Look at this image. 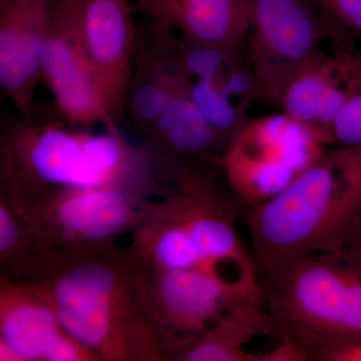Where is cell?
Returning <instances> with one entry per match:
<instances>
[{"label": "cell", "instance_id": "cell-23", "mask_svg": "<svg viewBox=\"0 0 361 361\" xmlns=\"http://www.w3.org/2000/svg\"><path fill=\"white\" fill-rule=\"evenodd\" d=\"M313 361H361V339L338 342L322 349Z\"/></svg>", "mask_w": 361, "mask_h": 361}, {"label": "cell", "instance_id": "cell-17", "mask_svg": "<svg viewBox=\"0 0 361 361\" xmlns=\"http://www.w3.org/2000/svg\"><path fill=\"white\" fill-rule=\"evenodd\" d=\"M262 297L249 299L226 311L198 336L169 348L166 361H260L262 353H247L255 337L276 334Z\"/></svg>", "mask_w": 361, "mask_h": 361}, {"label": "cell", "instance_id": "cell-24", "mask_svg": "<svg viewBox=\"0 0 361 361\" xmlns=\"http://www.w3.org/2000/svg\"><path fill=\"white\" fill-rule=\"evenodd\" d=\"M260 361H307L290 341L280 337V343L269 353H262Z\"/></svg>", "mask_w": 361, "mask_h": 361}, {"label": "cell", "instance_id": "cell-26", "mask_svg": "<svg viewBox=\"0 0 361 361\" xmlns=\"http://www.w3.org/2000/svg\"><path fill=\"white\" fill-rule=\"evenodd\" d=\"M7 2H8V0H0V8H1V7H4V6H6Z\"/></svg>", "mask_w": 361, "mask_h": 361}, {"label": "cell", "instance_id": "cell-11", "mask_svg": "<svg viewBox=\"0 0 361 361\" xmlns=\"http://www.w3.org/2000/svg\"><path fill=\"white\" fill-rule=\"evenodd\" d=\"M175 52L192 101L228 146L248 122L257 80L244 52L199 44L176 32Z\"/></svg>", "mask_w": 361, "mask_h": 361}, {"label": "cell", "instance_id": "cell-15", "mask_svg": "<svg viewBox=\"0 0 361 361\" xmlns=\"http://www.w3.org/2000/svg\"><path fill=\"white\" fill-rule=\"evenodd\" d=\"M51 0H8L0 8V85L18 116L37 123L35 90Z\"/></svg>", "mask_w": 361, "mask_h": 361}, {"label": "cell", "instance_id": "cell-4", "mask_svg": "<svg viewBox=\"0 0 361 361\" xmlns=\"http://www.w3.org/2000/svg\"><path fill=\"white\" fill-rule=\"evenodd\" d=\"M127 113L158 179L175 185L188 175L222 168L228 144L188 94L167 54H135Z\"/></svg>", "mask_w": 361, "mask_h": 361}, {"label": "cell", "instance_id": "cell-10", "mask_svg": "<svg viewBox=\"0 0 361 361\" xmlns=\"http://www.w3.org/2000/svg\"><path fill=\"white\" fill-rule=\"evenodd\" d=\"M218 169L187 176L175 191L159 201L148 199L142 216L176 221L184 226L206 265L231 263L240 280L259 289L258 267L236 228V212L218 186Z\"/></svg>", "mask_w": 361, "mask_h": 361}, {"label": "cell", "instance_id": "cell-18", "mask_svg": "<svg viewBox=\"0 0 361 361\" xmlns=\"http://www.w3.org/2000/svg\"><path fill=\"white\" fill-rule=\"evenodd\" d=\"M63 331L51 304L37 287L0 279V342L20 361H44Z\"/></svg>", "mask_w": 361, "mask_h": 361}, {"label": "cell", "instance_id": "cell-14", "mask_svg": "<svg viewBox=\"0 0 361 361\" xmlns=\"http://www.w3.org/2000/svg\"><path fill=\"white\" fill-rule=\"evenodd\" d=\"M360 82L361 51L323 49L287 85L279 108L330 147L332 123Z\"/></svg>", "mask_w": 361, "mask_h": 361}, {"label": "cell", "instance_id": "cell-12", "mask_svg": "<svg viewBox=\"0 0 361 361\" xmlns=\"http://www.w3.org/2000/svg\"><path fill=\"white\" fill-rule=\"evenodd\" d=\"M147 283L166 353L176 344L198 336L236 304L262 297L259 289L239 278L226 281L214 266L147 271Z\"/></svg>", "mask_w": 361, "mask_h": 361}, {"label": "cell", "instance_id": "cell-8", "mask_svg": "<svg viewBox=\"0 0 361 361\" xmlns=\"http://www.w3.org/2000/svg\"><path fill=\"white\" fill-rule=\"evenodd\" d=\"M82 4L84 0H51L40 54V80L51 92L61 121L68 125L118 129L106 108L85 47Z\"/></svg>", "mask_w": 361, "mask_h": 361}, {"label": "cell", "instance_id": "cell-5", "mask_svg": "<svg viewBox=\"0 0 361 361\" xmlns=\"http://www.w3.org/2000/svg\"><path fill=\"white\" fill-rule=\"evenodd\" d=\"M146 200L114 187L56 188L20 197L32 245L25 272L51 259L115 246L139 224Z\"/></svg>", "mask_w": 361, "mask_h": 361}, {"label": "cell", "instance_id": "cell-16", "mask_svg": "<svg viewBox=\"0 0 361 361\" xmlns=\"http://www.w3.org/2000/svg\"><path fill=\"white\" fill-rule=\"evenodd\" d=\"M133 11L180 37L243 52L250 27L247 0H133Z\"/></svg>", "mask_w": 361, "mask_h": 361}, {"label": "cell", "instance_id": "cell-9", "mask_svg": "<svg viewBox=\"0 0 361 361\" xmlns=\"http://www.w3.org/2000/svg\"><path fill=\"white\" fill-rule=\"evenodd\" d=\"M89 130L61 120L40 126L4 116L0 152L16 168L23 196L56 188L110 187L87 149Z\"/></svg>", "mask_w": 361, "mask_h": 361}, {"label": "cell", "instance_id": "cell-20", "mask_svg": "<svg viewBox=\"0 0 361 361\" xmlns=\"http://www.w3.org/2000/svg\"><path fill=\"white\" fill-rule=\"evenodd\" d=\"M18 178L9 168H0V271L2 280L14 281L30 258V239L20 211Z\"/></svg>", "mask_w": 361, "mask_h": 361}, {"label": "cell", "instance_id": "cell-7", "mask_svg": "<svg viewBox=\"0 0 361 361\" xmlns=\"http://www.w3.org/2000/svg\"><path fill=\"white\" fill-rule=\"evenodd\" d=\"M326 148L307 126L281 111L249 118L226 149L222 169L253 206L281 191Z\"/></svg>", "mask_w": 361, "mask_h": 361}, {"label": "cell", "instance_id": "cell-2", "mask_svg": "<svg viewBox=\"0 0 361 361\" xmlns=\"http://www.w3.org/2000/svg\"><path fill=\"white\" fill-rule=\"evenodd\" d=\"M361 219V146L329 147L267 200L249 206L245 222L257 267L287 256L343 259Z\"/></svg>", "mask_w": 361, "mask_h": 361}, {"label": "cell", "instance_id": "cell-25", "mask_svg": "<svg viewBox=\"0 0 361 361\" xmlns=\"http://www.w3.org/2000/svg\"><path fill=\"white\" fill-rule=\"evenodd\" d=\"M342 260L361 273V219L350 235Z\"/></svg>", "mask_w": 361, "mask_h": 361}, {"label": "cell", "instance_id": "cell-3", "mask_svg": "<svg viewBox=\"0 0 361 361\" xmlns=\"http://www.w3.org/2000/svg\"><path fill=\"white\" fill-rule=\"evenodd\" d=\"M258 286L276 334L307 361L338 342L361 339V273L329 254L258 265Z\"/></svg>", "mask_w": 361, "mask_h": 361}, {"label": "cell", "instance_id": "cell-13", "mask_svg": "<svg viewBox=\"0 0 361 361\" xmlns=\"http://www.w3.org/2000/svg\"><path fill=\"white\" fill-rule=\"evenodd\" d=\"M130 0H84L85 47L106 108L116 123L127 113L134 77L137 25Z\"/></svg>", "mask_w": 361, "mask_h": 361}, {"label": "cell", "instance_id": "cell-21", "mask_svg": "<svg viewBox=\"0 0 361 361\" xmlns=\"http://www.w3.org/2000/svg\"><path fill=\"white\" fill-rule=\"evenodd\" d=\"M329 140L330 147L361 146V82L336 116Z\"/></svg>", "mask_w": 361, "mask_h": 361}, {"label": "cell", "instance_id": "cell-22", "mask_svg": "<svg viewBox=\"0 0 361 361\" xmlns=\"http://www.w3.org/2000/svg\"><path fill=\"white\" fill-rule=\"evenodd\" d=\"M318 13L349 39H361V0H310Z\"/></svg>", "mask_w": 361, "mask_h": 361}, {"label": "cell", "instance_id": "cell-19", "mask_svg": "<svg viewBox=\"0 0 361 361\" xmlns=\"http://www.w3.org/2000/svg\"><path fill=\"white\" fill-rule=\"evenodd\" d=\"M147 271L193 269L206 265L184 226L176 221L142 216L128 247Z\"/></svg>", "mask_w": 361, "mask_h": 361}, {"label": "cell", "instance_id": "cell-6", "mask_svg": "<svg viewBox=\"0 0 361 361\" xmlns=\"http://www.w3.org/2000/svg\"><path fill=\"white\" fill-rule=\"evenodd\" d=\"M250 16L249 59L257 80L258 99L279 108L289 82L324 40L337 49L353 40L325 20L310 0H247Z\"/></svg>", "mask_w": 361, "mask_h": 361}, {"label": "cell", "instance_id": "cell-1", "mask_svg": "<svg viewBox=\"0 0 361 361\" xmlns=\"http://www.w3.org/2000/svg\"><path fill=\"white\" fill-rule=\"evenodd\" d=\"M26 283L51 304L63 330L101 361H166L147 270L128 248L56 259Z\"/></svg>", "mask_w": 361, "mask_h": 361}]
</instances>
